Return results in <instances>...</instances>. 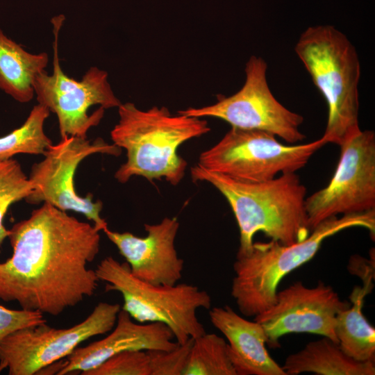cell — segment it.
Wrapping results in <instances>:
<instances>
[{"mask_svg": "<svg viewBox=\"0 0 375 375\" xmlns=\"http://www.w3.org/2000/svg\"><path fill=\"white\" fill-rule=\"evenodd\" d=\"M183 375H237L226 340L207 333L194 338Z\"/></svg>", "mask_w": 375, "mask_h": 375, "instance_id": "21", "label": "cell"}, {"mask_svg": "<svg viewBox=\"0 0 375 375\" xmlns=\"http://www.w3.org/2000/svg\"><path fill=\"white\" fill-rule=\"evenodd\" d=\"M362 282V287L352 290L350 306L338 314L335 332L345 354L357 361L368 362L375 358V329L363 315L362 308L365 297L373 288V280Z\"/></svg>", "mask_w": 375, "mask_h": 375, "instance_id": "19", "label": "cell"}, {"mask_svg": "<svg viewBox=\"0 0 375 375\" xmlns=\"http://www.w3.org/2000/svg\"><path fill=\"white\" fill-rule=\"evenodd\" d=\"M64 20L62 15L51 20L54 35L53 72L49 74L44 70L36 76L34 92L38 103L57 116L61 138H87L88 131L100 123L105 110L118 108L122 103L112 90L105 70L92 67L80 81L63 72L58 56V36Z\"/></svg>", "mask_w": 375, "mask_h": 375, "instance_id": "8", "label": "cell"}, {"mask_svg": "<svg viewBox=\"0 0 375 375\" xmlns=\"http://www.w3.org/2000/svg\"><path fill=\"white\" fill-rule=\"evenodd\" d=\"M286 375L311 372L319 375H374V361L359 362L348 356L339 344L326 337L308 343L289 355L282 366Z\"/></svg>", "mask_w": 375, "mask_h": 375, "instance_id": "17", "label": "cell"}, {"mask_svg": "<svg viewBox=\"0 0 375 375\" xmlns=\"http://www.w3.org/2000/svg\"><path fill=\"white\" fill-rule=\"evenodd\" d=\"M267 70L265 60L252 56L245 65L246 78L240 90L231 96H218L213 104L188 108L178 113L218 118L231 127L262 131L291 144L301 142L306 138L299 130L303 117L275 98L267 83Z\"/></svg>", "mask_w": 375, "mask_h": 375, "instance_id": "9", "label": "cell"}, {"mask_svg": "<svg viewBox=\"0 0 375 375\" xmlns=\"http://www.w3.org/2000/svg\"><path fill=\"white\" fill-rule=\"evenodd\" d=\"M106 292H119L121 308L140 323H162L172 332L176 341L183 344L206 333L197 316L199 309L209 310L210 295L188 283L153 285L135 277L128 264L112 256L103 258L95 269Z\"/></svg>", "mask_w": 375, "mask_h": 375, "instance_id": "6", "label": "cell"}, {"mask_svg": "<svg viewBox=\"0 0 375 375\" xmlns=\"http://www.w3.org/2000/svg\"><path fill=\"white\" fill-rule=\"evenodd\" d=\"M174 339L172 332L166 325L138 322L121 308L111 333L85 347H76L66 359L60 360V369L57 374H82L124 351L172 350L178 345Z\"/></svg>", "mask_w": 375, "mask_h": 375, "instance_id": "15", "label": "cell"}, {"mask_svg": "<svg viewBox=\"0 0 375 375\" xmlns=\"http://www.w3.org/2000/svg\"><path fill=\"white\" fill-rule=\"evenodd\" d=\"M328 143L322 136L308 143L288 145L262 131L231 127L217 144L200 154L197 165L235 181L260 183L278 174L296 172Z\"/></svg>", "mask_w": 375, "mask_h": 375, "instance_id": "7", "label": "cell"}, {"mask_svg": "<svg viewBox=\"0 0 375 375\" xmlns=\"http://www.w3.org/2000/svg\"><path fill=\"white\" fill-rule=\"evenodd\" d=\"M190 171L194 182L210 183L228 201L240 230L238 253L250 251L253 236L260 231L286 245L301 242L309 235L306 188L296 172L281 174L264 182L245 183L198 165Z\"/></svg>", "mask_w": 375, "mask_h": 375, "instance_id": "2", "label": "cell"}, {"mask_svg": "<svg viewBox=\"0 0 375 375\" xmlns=\"http://www.w3.org/2000/svg\"><path fill=\"white\" fill-rule=\"evenodd\" d=\"M46 52L31 53L0 29V90L19 103L35 95L33 81L48 65Z\"/></svg>", "mask_w": 375, "mask_h": 375, "instance_id": "18", "label": "cell"}, {"mask_svg": "<svg viewBox=\"0 0 375 375\" xmlns=\"http://www.w3.org/2000/svg\"><path fill=\"white\" fill-rule=\"evenodd\" d=\"M340 147V159L328 184L306 198L310 232L330 217L375 210L374 132L360 130Z\"/></svg>", "mask_w": 375, "mask_h": 375, "instance_id": "12", "label": "cell"}, {"mask_svg": "<svg viewBox=\"0 0 375 375\" xmlns=\"http://www.w3.org/2000/svg\"><path fill=\"white\" fill-rule=\"evenodd\" d=\"M49 114L44 106H34L20 127L0 138V160L12 158L19 153L44 155L53 144L44 130Z\"/></svg>", "mask_w": 375, "mask_h": 375, "instance_id": "20", "label": "cell"}, {"mask_svg": "<svg viewBox=\"0 0 375 375\" xmlns=\"http://www.w3.org/2000/svg\"><path fill=\"white\" fill-rule=\"evenodd\" d=\"M179 228L176 217L155 224H144L147 235L129 232H103L124 258L133 275L153 285H174L181 280L184 261L175 248Z\"/></svg>", "mask_w": 375, "mask_h": 375, "instance_id": "14", "label": "cell"}, {"mask_svg": "<svg viewBox=\"0 0 375 375\" xmlns=\"http://www.w3.org/2000/svg\"><path fill=\"white\" fill-rule=\"evenodd\" d=\"M294 51L326 100L324 136L340 145L361 129L358 123L360 63L348 38L331 25L310 26L299 36Z\"/></svg>", "mask_w": 375, "mask_h": 375, "instance_id": "5", "label": "cell"}, {"mask_svg": "<svg viewBox=\"0 0 375 375\" xmlns=\"http://www.w3.org/2000/svg\"><path fill=\"white\" fill-rule=\"evenodd\" d=\"M121 310L118 303H99L81 322L67 328L47 324L17 330L0 341V373L33 375L69 356L83 342L108 333Z\"/></svg>", "mask_w": 375, "mask_h": 375, "instance_id": "10", "label": "cell"}, {"mask_svg": "<svg viewBox=\"0 0 375 375\" xmlns=\"http://www.w3.org/2000/svg\"><path fill=\"white\" fill-rule=\"evenodd\" d=\"M43 315L39 311L12 310L0 305V341L17 330L45 324Z\"/></svg>", "mask_w": 375, "mask_h": 375, "instance_id": "25", "label": "cell"}, {"mask_svg": "<svg viewBox=\"0 0 375 375\" xmlns=\"http://www.w3.org/2000/svg\"><path fill=\"white\" fill-rule=\"evenodd\" d=\"M82 375H151L149 355L147 351H124Z\"/></svg>", "mask_w": 375, "mask_h": 375, "instance_id": "23", "label": "cell"}, {"mask_svg": "<svg viewBox=\"0 0 375 375\" xmlns=\"http://www.w3.org/2000/svg\"><path fill=\"white\" fill-rule=\"evenodd\" d=\"M360 227L375 235V210L330 217L301 242L286 245L271 240L253 242L233 263L231 296L246 317H255L273 305L281 280L311 260L323 242L342 231Z\"/></svg>", "mask_w": 375, "mask_h": 375, "instance_id": "4", "label": "cell"}, {"mask_svg": "<svg viewBox=\"0 0 375 375\" xmlns=\"http://www.w3.org/2000/svg\"><path fill=\"white\" fill-rule=\"evenodd\" d=\"M118 114L110 137L112 144L126 151V162L115 174L121 183L138 176L150 182L165 179L176 185L187 167L178 153V147L210 131L205 119L179 113L174 115L165 106L144 110L133 103H122Z\"/></svg>", "mask_w": 375, "mask_h": 375, "instance_id": "3", "label": "cell"}, {"mask_svg": "<svg viewBox=\"0 0 375 375\" xmlns=\"http://www.w3.org/2000/svg\"><path fill=\"white\" fill-rule=\"evenodd\" d=\"M209 317L228 341L237 375H286L267 350V337L258 322L247 320L227 305L210 309Z\"/></svg>", "mask_w": 375, "mask_h": 375, "instance_id": "16", "label": "cell"}, {"mask_svg": "<svg viewBox=\"0 0 375 375\" xmlns=\"http://www.w3.org/2000/svg\"><path fill=\"white\" fill-rule=\"evenodd\" d=\"M193 339L172 350L147 351L151 375H183Z\"/></svg>", "mask_w": 375, "mask_h": 375, "instance_id": "24", "label": "cell"}, {"mask_svg": "<svg viewBox=\"0 0 375 375\" xmlns=\"http://www.w3.org/2000/svg\"><path fill=\"white\" fill-rule=\"evenodd\" d=\"M34 184L15 160H0V245L8 237L3 225L4 217L14 203L25 199L33 190Z\"/></svg>", "mask_w": 375, "mask_h": 375, "instance_id": "22", "label": "cell"}, {"mask_svg": "<svg viewBox=\"0 0 375 375\" xmlns=\"http://www.w3.org/2000/svg\"><path fill=\"white\" fill-rule=\"evenodd\" d=\"M349 306L323 282L308 288L297 281L277 292L273 305L253 320L264 328L270 347H278L279 338L286 334L301 333L319 335L338 343L336 317Z\"/></svg>", "mask_w": 375, "mask_h": 375, "instance_id": "13", "label": "cell"}, {"mask_svg": "<svg viewBox=\"0 0 375 375\" xmlns=\"http://www.w3.org/2000/svg\"><path fill=\"white\" fill-rule=\"evenodd\" d=\"M98 153L117 156L122 149L100 138L91 142L87 138L65 136L58 143L52 144L43 155L44 159L31 167L28 178L34 188L25 200L31 204L49 203L64 211L82 213L97 229L104 231L108 224L100 215L102 202L93 201L91 193L81 197L74 185L79 164Z\"/></svg>", "mask_w": 375, "mask_h": 375, "instance_id": "11", "label": "cell"}, {"mask_svg": "<svg viewBox=\"0 0 375 375\" xmlns=\"http://www.w3.org/2000/svg\"><path fill=\"white\" fill-rule=\"evenodd\" d=\"M99 231L43 203L9 230L12 254L0 262V299L58 316L94 295L99 280L88 264L99 252Z\"/></svg>", "mask_w": 375, "mask_h": 375, "instance_id": "1", "label": "cell"}]
</instances>
